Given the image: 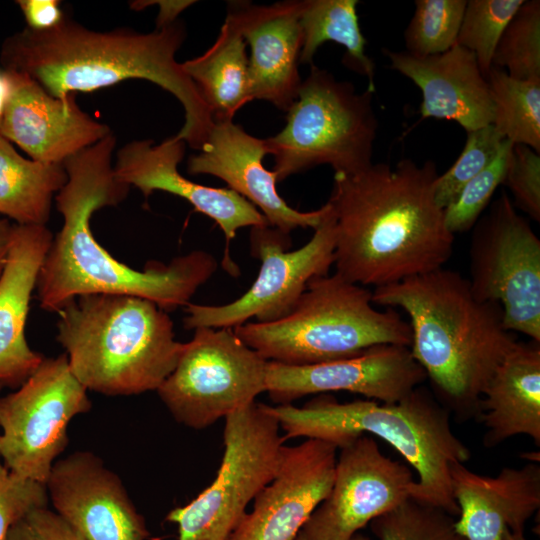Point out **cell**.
I'll list each match as a JSON object with an SVG mask.
<instances>
[{"mask_svg":"<svg viewBox=\"0 0 540 540\" xmlns=\"http://www.w3.org/2000/svg\"><path fill=\"white\" fill-rule=\"evenodd\" d=\"M453 498L458 506L455 529L465 540H503L504 532L523 531L540 507V465L504 467L485 476L464 463L450 468Z\"/></svg>","mask_w":540,"mask_h":540,"instance_id":"603a6c76","label":"cell"},{"mask_svg":"<svg viewBox=\"0 0 540 540\" xmlns=\"http://www.w3.org/2000/svg\"><path fill=\"white\" fill-rule=\"evenodd\" d=\"M454 523L447 512L410 498L369 525L378 540H465Z\"/></svg>","mask_w":540,"mask_h":540,"instance_id":"1f68e13d","label":"cell"},{"mask_svg":"<svg viewBox=\"0 0 540 540\" xmlns=\"http://www.w3.org/2000/svg\"><path fill=\"white\" fill-rule=\"evenodd\" d=\"M414 482L406 463L385 456L372 436L361 435L340 448L331 490L295 540H351L410 499Z\"/></svg>","mask_w":540,"mask_h":540,"instance_id":"5bb4252c","label":"cell"},{"mask_svg":"<svg viewBox=\"0 0 540 540\" xmlns=\"http://www.w3.org/2000/svg\"><path fill=\"white\" fill-rule=\"evenodd\" d=\"M492 66L515 79H540V1L524 0L504 29Z\"/></svg>","mask_w":540,"mask_h":540,"instance_id":"f546056e","label":"cell"},{"mask_svg":"<svg viewBox=\"0 0 540 540\" xmlns=\"http://www.w3.org/2000/svg\"><path fill=\"white\" fill-rule=\"evenodd\" d=\"M160 10L156 18V29L168 26L177 21L178 15L195 1H154Z\"/></svg>","mask_w":540,"mask_h":540,"instance_id":"ab89813d","label":"cell"},{"mask_svg":"<svg viewBox=\"0 0 540 540\" xmlns=\"http://www.w3.org/2000/svg\"><path fill=\"white\" fill-rule=\"evenodd\" d=\"M267 364L233 329L196 328L156 391L178 423L202 430L266 392Z\"/></svg>","mask_w":540,"mask_h":540,"instance_id":"30bf717a","label":"cell"},{"mask_svg":"<svg viewBox=\"0 0 540 540\" xmlns=\"http://www.w3.org/2000/svg\"><path fill=\"white\" fill-rule=\"evenodd\" d=\"M390 67L421 91L422 118L456 121L466 132L493 122V102L475 55L455 44L436 55L419 56L383 49Z\"/></svg>","mask_w":540,"mask_h":540,"instance_id":"7402d4cb","label":"cell"},{"mask_svg":"<svg viewBox=\"0 0 540 540\" xmlns=\"http://www.w3.org/2000/svg\"><path fill=\"white\" fill-rule=\"evenodd\" d=\"M115 147L110 133L63 163L67 181L55 196L63 225L53 237L36 284L44 310L58 313L82 295L125 294L150 300L168 312L190 303L217 269L213 255L195 250L168 264L151 261L137 270L95 239L90 227L94 212L118 205L131 188L115 175Z\"/></svg>","mask_w":540,"mask_h":540,"instance_id":"6da1fadb","label":"cell"},{"mask_svg":"<svg viewBox=\"0 0 540 540\" xmlns=\"http://www.w3.org/2000/svg\"><path fill=\"white\" fill-rule=\"evenodd\" d=\"M299 1L270 5L231 2L226 18L250 46L249 80L253 100H265L287 112L302 80L298 71L302 47Z\"/></svg>","mask_w":540,"mask_h":540,"instance_id":"44dd1931","label":"cell"},{"mask_svg":"<svg viewBox=\"0 0 540 540\" xmlns=\"http://www.w3.org/2000/svg\"><path fill=\"white\" fill-rule=\"evenodd\" d=\"M57 340L87 389L109 396L156 391L173 371L184 343L168 313L125 294L82 295L63 307Z\"/></svg>","mask_w":540,"mask_h":540,"instance_id":"8992f818","label":"cell"},{"mask_svg":"<svg viewBox=\"0 0 540 540\" xmlns=\"http://www.w3.org/2000/svg\"><path fill=\"white\" fill-rule=\"evenodd\" d=\"M511 191L513 204L540 221V155L532 148L513 144L504 183ZM511 198V199H512Z\"/></svg>","mask_w":540,"mask_h":540,"instance_id":"d590c367","label":"cell"},{"mask_svg":"<svg viewBox=\"0 0 540 540\" xmlns=\"http://www.w3.org/2000/svg\"><path fill=\"white\" fill-rule=\"evenodd\" d=\"M46 486L7 470L0 476V540L30 511L46 507Z\"/></svg>","mask_w":540,"mask_h":540,"instance_id":"8d00e7d4","label":"cell"},{"mask_svg":"<svg viewBox=\"0 0 540 540\" xmlns=\"http://www.w3.org/2000/svg\"><path fill=\"white\" fill-rule=\"evenodd\" d=\"M277 420L262 403L225 418L224 454L214 481L166 520L178 540H227L248 504L273 480L283 447Z\"/></svg>","mask_w":540,"mask_h":540,"instance_id":"9c48e42d","label":"cell"},{"mask_svg":"<svg viewBox=\"0 0 540 540\" xmlns=\"http://www.w3.org/2000/svg\"><path fill=\"white\" fill-rule=\"evenodd\" d=\"M505 141L492 124L467 132L459 157L435 182L437 205L442 209L450 205L463 187L493 162Z\"/></svg>","mask_w":540,"mask_h":540,"instance_id":"836d02e7","label":"cell"},{"mask_svg":"<svg viewBox=\"0 0 540 540\" xmlns=\"http://www.w3.org/2000/svg\"><path fill=\"white\" fill-rule=\"evenodd\" d=\"M427 376L406 346L382 344L359 355L304 366L268 361L266 392L278 405L311 394L347 391L365 399L397 402Z\"/></svg>","mask_w":540,"mask_h":540,"instance_id":"9a60e30c","label":"cell"},{"mask_svg":"<svg viewBox=\"0 0 540 540\" xmlns=\"http://www.w3.org/2000/svg\"><path fill=\"white\" fill-rule=\"evenodd\" d=\"M337 448L319 439L284 446L273 480L255 497L227 540H295L328 496Z\"/></svg>","mask_w":540,"mask_h":540,"instance_id":"2e32d148","label":"cell"},{"mask_svg":"<svg viewBox=\"0 0 540 540\" xmlns=\"http://www.w3.org/2000/svg\"><path fill=\"white\" fill-rule=\"evenodd\" d=\"M372 99L370 90L357 92L351 82L312 65L284 128L265 139L277 181L319 165L342 174L370 166L378 130Z\"/></svg>","mask_w":540,"mask_h":540,"instance_id":"ba28073f","label":"cell"},{"mask_svg":"<svg viewBox=\"0 0 540 540\" xmlns=\"http://www.w3.org/2000/svg\"><path fill=\"white\" fill-rule=\"evenodd\" d=\"M246 45L238 28L226 18L214 44L202 55L181 63L214 123L233 121L236 112L253 100Z\"/></svg>","mask_w":540,"mask_h":540,"instance_id":"484cf974","label":"cell"},{"mask_svg":"<svg viewBox=\"0 0 540 540\" xmlns=\"http://www.w3.org/2000/svg\"><path fill=\"white\" fill-rule=\"evenodd\" d=\"M264 407L285 432L284 441L297 437L319 439L337 449L367 434L386 441L417 473L411 498L453 517L458 515L450 468L467 462L471 453L455 435L451 414L432 392L419 386L392 403L370 399L340 403L322 394L301 407Z\"/></svg>","mask_w":540,"mask_h":540,"instance_id":"5b68a950","label":"cell"},{"mask_svg":"<svg viewBox=\"0 0 540 540\" xmlns=\"http://www.w3.org/2000/svg\"><path fill=\"white\" fill-rule=\"evenodd\" d=\"M358 3L357 0H300L302 47L299 61L311 64L324 42H336L346 49L343 62L367 77V89L374 93L375 65L365 53L367 41L359 25Z\"/></svg>","mask_w":540,"mask_h":540,"instance_id":"83f0119b","label":"cell"},{"mask_svg":"<svg viewBox=\"0 0 540 540\" xmlns=\"http://www.w3.org/2000/svg\"><path fill=\"white\" fill-rule=\"evenodd\" d=\"M269 154L265 139L248 134L233 121L214 123L202 149L188 159L191 175L207 174L222 179L254 205L271 227L290 234L297 228H313L325 218L329 204L301 212L292 208L278 193L273 170L264 167Z\"/></svg>","mask_w":540,"mask_h":540,"instance_id":"d6986e66","label":"cell"},{"mask_svg":"<svg viewBox=\"0 0 540 540\" xmlns=\"http://www.w3.org/2000/svg\"><path fill=\"white\" fill-rule=\"evenodd\" d=\"M12 91L13 78L11 72L5 69L0 70V130Z\"/></svg>","mask_w":540,"mask_h":540,"instance_id":"60d3db41","label":"cell"},{"mask_svg":"<svg viewBox=\"0 0 540 540\" xmlns=\"http://www.w3.org/2000/svg\"><path fill=\"white\" fill-rule=\"evenodd\" d=\"M367 537H364L360 534H356L351 540H366Z\"/></svg>","mask_w":540,"mask_h":540,"instance_id":"f6af8a7d","label":"cell"},{"mask_svg":"<svg viewBox=\"0 0 540 540\" xmlns=\"http://www.w3.org/2000/svg\"><path fill=\"white\" fill-rule=\"evenodd\" d=\"M476 419L486 448L517 435L540 446V342L517 341L489 381Z\"/></svg>","mask_w":540,"mask_h":540,"instance_id":"d4e9b609","label":"cell"},{"mask_svg":"<svg viewBox=\"0 0 540 540\" xmlns=\"http://www.w3.org/2000/svg\"><path fill=\"white\" fill-rule=\"evenodd\" d=\"M4 386L0 384V392ZM7 471L6 467L2 463L1 456H0V476L4 474Z\"/></svg>","mask_w":540,"mask_h":540,"instance_id":"ee69618b","label":"cell"},{"mask_svg":"<svg viewBox=\"0 0 540 540\" xmlns=\"http://www.w3.org/2000/svg\"><path fill=\"white\" fill-rule=\"evenodd\" d=\"M467 279L500 305L507 330L540 342V240L504 190L472 227Z\"/></svg>","mask_w":540,"mask_h":540,"instance_id":"8fae6325","label":"cell"},{"mask_svg":"<svg viewBox=\"0 0 540 540\" xmlns=\"http://www.w3.org/2000/svg\"><path fill=\"white\" fill-rule=\"evenodd\" d=\"M372 302L410 319V351L436 399L459 421L477 418L494 372L517 343L499 304L478 299L444 267L372 291Z\"/></svg>","mask_w":540,"mask_h":540,"instance_id":"277c9868","label":"cell"},{"mask_svg":"<svg viewBox=\"0 0 540 540\" xmlns=\"http://www.w3.org/2000/svg\"><path fill=\"white\" fill-rule=\"evenodd\" d=\"M65 353L45 358L15 391L0 396V456L7 470L46 484L68 444L67 428L92 408Z\"/></svg>","mask_w":540,"mask_h":540,"instance_id":"4fadbf2b","label":"cell"},{"mask_svg":"<svg viewBox=\"0 0 540 540\" xmlns=\"http://www.w3.org/2000/svg\"><path fill=\"white\" fill-rule=\"evenodd\" d=\"M14 223L8 219H0V275L2 273Z\"/></svg>","mask_w":540,"mask_h":540,"instance_id":"b9f144b4","label":"cell"},{"mask_svg":"<svg viewBox=\"0 0 540 540\" xmlns=\"http://www.w3.org/2000/svg\"><path fill=\"white\" fill-rule=\"evenodd\" d=\"M512 146L506 139L493 162L469 181L444 209L445 223L452 234L471 230L487 209L496 189L504 183Z\"/></svg>","mask_w":540,"mask_h":540,"instance_id":"e575fe53","label":"cell"},{"mask_svg":"<svg viewBox=\"0 0 540 540\" xmlns=\"http://www.w3.org/2000/svg\"><path fill=\"white\" fill-rule=\"evenodd\" d=\"M6 540H84L56 512L46 507L30 511L9 530Z\"/></svg>","mask_w":540,"mask_h":540,"instance_id":"74e56055","label":"cell"},{"mask_svg":"<svg viewBox=\"0 0 540 540\" xmlns=\"http://www.w3.org/2000/svg\"><path fill=\"white\" fill-rule=\"evenodd\" d=\"M466 0H416L404 32L406 51L419 56L441 54L457 42Z\"/></svg>","mask_w":540,"mask_h":540,"instance_id":"4dcf8cb0","label":"cell"},{"mask_svg":"<svg viewBox=\"0 0 540 540\" xmlns=\"http://www.w3.org/2000/svg\"><path fill=\"white\" fill-rule=\"evenodd\" d=\"M17 4L27 23L26 27L33 31L51 30L65 17L57 0H19Z\"/></svg>","mask_w":540,"mask_h":540,"instance_id":"f35d334b","label":"cell"},{"mask_svg":"<svg viewBox=\"0 0 540 540\" xmlns=\"http://www.w3.org/2000/svg\"><path fill=\"white\" fill-rule=\"evenodd\" d=\"M523 1H467L456 43L475 55L485 77L492 68V58L498 41Z\"/></svg>","mask_w":540,"mask_h":540,"instance_id":"d6a6232c","label":"cell"},{"mask_svg":"<svg viewBox=\"0 0 540 540\" xmlns=\"http://www.w3.org/2000/svg\"><path fill=\"white\" fill-rule=\"evenodd\" d=\"M185 147L186 143L175 135L159 144L152 139L133 140L117 151L115 175L130 187L138 188L145 198L154 191L168 192L215 221L226 239L224 266L233 274L237 269L230 259L229 244L237 231L269 224L254 205L235 191L204 186L184 177L178 165Z\"/></svg>","mask_w":540,"mask_h":540,"instance_id":"ac0fdd59","label":"cell"},{"mask_svg":"<svg viewBox=\"0 0 540 540\" xmlns=\"http://www.w3.org/2000/svg\"><path fill=\"white\" fill-rule=\"evenodd\" d=\"M66 181L63 164L22 157L0 136V214L18 225H46L52 199Z\"/></svg>","mask_w":540,"mask_h":540,"instance_id":"4316f807","label":"cell"},{"mask_svg":"<svg viewBox=\"0 0 540 540\" xmlns=\"http://www.w3.org/2000/svg\"><path fill=\"white\" fill-rule=\"evenodd\" d=\"M503 540H527L523 531H510L507 529L504 532Z\"/></svg>","mask_w":540,"mask_h":540,"instance_id":"7bdbcfd3","label":"cell"},{"mask_svg":"<svg viewBox=\"0 0 540 540\" xmlns=\"http://www.w3.org/2000/svg\"><path fill=\"white\" fill-rule=\"evenodd\" d=\"M486 79L493 102L492 125L511 143L539 153L540 79H515L493 66Z\"/></svg>","mask_w":540,"mask_h":540,"instance_id":"f1b7e54d","label":"cell"},{"mask_svg":"<svg viewBox=\"0 0 540 540\" xmlns=\"http://www.w3.org/2000/svg\"><path fill=\"white\" fill-rule=\"evenodd\" d=\"M56 512L84 540H146L144 517L119 478L92 452L58 459L45 484Z\"/></svg>","mask_w":540,"mask_h":540,"instance_id":"e0dca14e","label":"cell"},{"mask_svg":"<svg viewBox=\"0 0 540 540\" xmlns=\"http://www.w3.org/2000/svg\"><path fill=\"white\" fill-rule=\"evenodd\" d=\"M10 72L13 91L0 136L15 143L31 159L63 164L112 133L108 125L79 107L77 94L57 98L29 76Z\"/></svg>","mask_w":540,"mask_h":540,"instance_id":"ffe728a7","label":"cell"},{"mask_svg":"<svg viewBox=\"0 0 540 540\" xmlns=\"http://www.w3.org/2000/svg\"><path fill=\"white\" fill-rule=\"evenodd\" d=\"M186 38L182 22L150 33L128 28L99 32L65 15L55 28L37 32L25 27L1 47L3 69L25 74L50 95L67 98L128 79L150 81L181 103L185 121L175 135L200 151L214 125L211 112L176 53Z\"/></svg>","mask_w":540,"mask_h":540,"instance_id":"3957f363","label":"cell"},{"mask_svg":"<svg viewBox=\"0 0 540 540\" xmlns=\"http://www.w3.org/2000/svg\"><path fill=\"white\" fill-rule=\"evenodd\" d=\"M373 304L366 287L327 274L309 282L286 317L233 330L267 361L291 366L349 358L382 344L410 347L409 322L394 308Z\"/></svg>","mask_w":540,"mask_h":540,"instance_id":"52a82bcc","label":"cell"},{"mask_svg":"<svg viewBox=\"0 0 540 540\" xmlns=\"http://www.w3.org/2000/svg\"><path fill=\"white\" fill-rule=\"evenodd\" d=\"M250 245L252 255L261 261L251 287L227 304L188 303L183 319L186 329H234L251 318L267 323L290 314L309 282L327 275L334 264L335 224L331 207L312 238L294 251H289L290 234L270 225L251 227Z\"/></svg>","mask_w":540,"mask_h":540,"instance_id":"7c38bea8","label":"cell"},{"mask_svg":"<svg viewBox=\"0 0 540 540\" xmlns=\"http://www.w3.org/2000/svg\"><path fill=\"white\" fill-rule=\"evenodd\" d=\"M438 176L433 161L408 158L334 173L335 273L378 288L444 267L455 235L435 201Z\"/></svg>","mask_w":540,"mask_h":540,"instance_id":"7a4b0ae2","label":"cell"},{"mask_svg":"<svg viewBox=\"0 0 540 540\" xmlns=\"http://www.w3.org/2000/svg\"><path fill=\"white\" fill-rule=\"evenodd\" d=\"M53 240L46 225H13L0 275V384L17 389L44 356L28 345L25 326L32 292Z\"/></svg>","mask_w":540,"mask_h":540,"instance_id":"cb8c5ba5","label":"cell"}]
</instances>
